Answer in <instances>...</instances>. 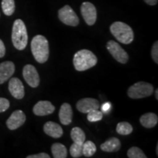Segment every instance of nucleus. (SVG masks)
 <instances>
[{
	"instance_id": "32",
	"label": "nucleus",
	"mask_w": 158,
	"mask_h": 158,
	"mask_svg": "<svg viewBox=\"0 0 158 158\" xmlns=\"http://www.w3.org/2000/svg\"><path fill=\"white\" fill-rule=\"evenodd\" d=\"M144 2L149 5H155L157 4L158 0H144Z\"/></svg>"
},
{
	"instance_id": "10",
	"label": "nucleus",
	"mask_w": 158,
	"mask_h": 158,
	"mask_svg": "<svg viewBox=\"0 0 158 158\" xmlns=\"http://www.w3.org/2000/svg\"><path fill=\"white\" fill-rule=\"evenodd\" d=\"M26 122V115L22 110H15L8 119L6 122V124L8 129L10 130H15L22 126Z\"/></svg>"
},
{
	"instance_id": "29",
	"label": "nucleus",
	"mask_w": 158,
	"mask_h": 158,
	"mask_svg": "<svg viewBox=\"0 0 158 158\" xmlns=\"http://www.w3.org/2000/svg\"><path fill=\"white\" fill-rule=\"evenodd\" d=\"M110 108H111V104H110V102H105V103L102 104L101 106L102 112L105 114L108 113V111L110 110Z\"/></svg>"
},
{
	"instance_id": "33",
	"label": "nucleus",
	"mask_w": 158,
	"mask_h": 158,
	"mask_svg": "<svg viewBox=\"0 0 158 158\" xmlns=\"http://www.w3.org/2000/svg\"><path fill=\"white\" fill-rule=\"evenodd\" d=\"M155 98H156V100H158V89H157L155 90Z\"/></svg>"
},
{
	"instance_id": "11",
	"label": "nucleus",
	"mask_w": 158,
	"mask_h": 158,
	"mask_svg": "<svg viewBox=\"0 0 158 158\" xmlns=\"http://www.w3.org/2000/svg\"><path fill=\"white\" fill-rule=\"evenodd\" d=\"M100 108V102L98 100L94 98H83L78 101L76 108L83 114H87L92 110L98 109Z\"/></svg>"
},
{
	"instance_id": "7",
	"label": "nucleus",
	"mask_w": 158,
	"mask_h": 158,
	"mask_svg": "<svg viewBox=\"0 0 158 158\" xmlns=\"http://www.w3.org/2000/svg\"><path fill=\"white\" fill-rule=\"evenodd\" d=\"M106 47L108 52L117 62L122 64H126L127 62L129 59L127 53L120 46L119 44L114 40H110L107 43Z\"/></svg>"
},
{
	"instance_id": "8",
	"label": "nucleus",
	"mask_w": 158,
	"mask_h": 158,
	"mask_svg": "<svg viewBox=\"0 0 158 158\" xmlns=\"http://www.w3.org/2000/svg\"><path fill=\"white\" fill-rule=\"evenodd\" d=\"M23 76L26 82L32 88H36L40 84L38 73L33 65L27 64L23 68Z\"/></svg>"
},
{
	"instance_id": "26",
	"label": "nucleus",
	"mask_w": 158,
	"mask_h": 158,
	"mask_svg": "<svg viewBox=\"0 0 158 158\" xmlns=\"http://www.w3.org/2000/svg\"><path fill=\"white\" fill-rule=\"evenodd\" d=\"M83 145V144H82ZM81 144L76 143H73L70 148V155L73 157L78 158L83 155V148Z\"/></svg>"
},
{
	"instance_id": "30",
	"label": "nucleus",
	"mask_w": 158,
	"mask_h": 158,
	"mask_svg": "<svg viewBox=\"0 0 158 158\" xmlns=\"http://www.w3.org/2000/svg\"><path fill=\"white\" fill-rule=\"evenodd\" d=\"M27 158H50V155L47 153H39L37 155H32L27 156Z\"/></svg>"
},
{
	"instance_id": "1",
	"label": "nucleus",
	"mask_w": 158,
	"mask_h": 158,
	"mask_svg": "<svg viewBox=\"0 0 158 158\" xmlns=\"http://www.w3.org/2000/svg\"><path fill=\"white\" fill-rule=\"evenodd\" d=\"M31 53L35 60L39 63H45L49 56V45L48 40L43 35H36L31 42Z\"/></svg>"
},
{
	"instance_id": "23",
	"label": "nucleus",
	"mask_w": 158,
	"mask_h": 158,
	"mask_svg": "<svg viewBox=\"0 0 158 158\" xmlns=\"http://www.w3.org/2000/svg\"><path fill=\"white\" fill-rule=\"evenodd\" d=\"M133 128L130 123L127 122H122L118 123L116 126V132L122 135H130L133 132Z\"/></svg>"
},
{
	"instance_id": "6",
	"label": "nucleus",
	"mask_w": 158,
	"mask_h": 158,
	"mask_svg": "<svg viewBox=\"0 0 158 158\" xmlns=\"http://www.w3.org/2000/svg\"><path fill=\"white\" fill-rule=\"evenodd\" d=\"M59 19L64 24L70 27H76L79 23L78 15L69 5H65L59 9Z\"/></svg>"
},
{
	"instance_id": "12",
	"label": "nucleus",
	"mask_w": 158,
	"mask_h": 158,
	"mask_svg": "<svg viewBox=\"0 0 158 158\" xmlns=\"http://www.w3.org/2000/svg\"><path fill=\"white\" fill-rule=\"evenodd\" d=\"M10 92L13 98L21 100L24 97V86L22 81L18 78H13L10 80L8 84Z\"/></svg>"
},
{
	"instance_id": "15",
	"label": "nucleus",
	"mask_w": 158,
	"mask_h": 158,
	"mask_svg": "<svg viewBox=\"0 0 158 158\" xmlns=\"http://www.w3.org/2000/svg\"><path fill=\"white\" fill-rule=\"evenodd\" d=\"M45 133L54 138H59L63 135V130L59 124L54 122H47L43 126Z\"/></svg>"
},
{
	"instance_id": "13",
	"label": "nucleus",
	"mask_w": 158,
	"mask_h": 158,
	"mask_svg": "<svg viewBox=\"0 0 158 158\" xmlns=\"http://www.w3.org/2000/svg\"><path fill=\"white\" fill-rule=\"evenodd\" d=\"M55 107L51 102L41 100L37 102L33 108V112L36 116H46L54 113Z\"/></svg>"
},
{
	"instance_id": "9",
	"label": "nucleus",
	"mask_w": 158,
	"mask_h": 158,
	"mask_svg": "<svg viewBox=\"0 0 158 158\" xmlns=\"http://www.w3.org/2000/svg\"><path fill=\"white\" fill-rule=\"evenodd\" d=\"M81 12L84 21L89 26L94 24L97 20V10L92 3L85 2L81 6Z\"/></svg>"
},
{
	"instance_id": "2",
	"label": "nucleus",
	"mask_w": 158,
	"mask_h": 158,
	"mask_svg": "<svg viewBox=\"0 0 158 158\" xmlns=\"http://www.w3.org/2000/svg\"><path fill=\"white\" fill-rule=\"evenodd\" d=\"M12 42L17 50L25 49L28 43V34L25 23L21 19H16L12 29Z\"/></svg>"
},
{
	"instance_id": "27",
	"label": "nucleus",
	"mask_w": 158,
	"mask_h": 158,
	"mask_svg": "<svg viewBox=\"0 0 158 158\" xmlns=\"http://www.w3.org/2000/svg\"><path fill=\"white\" fill-rule=\"evenodd\" d=\"M10 107V102L7 99L0 98V113L5 112Z\"/></svg>"
},
{
	"instance_id": "16",
	"label": "nucleus",
	"mask_w": 158,
	"mask_h": 158,
	"mask_svg": "<svg viewBox=\"0 0 158 158\" xmlns=\"http://www.w3.org/2000/svg\"><path fill=\"white\" fill-rule=\"evenodd\" d=\"M59 116L61 123L64 125H68L72 122L73 110L70 104L65 102L62 105L59 110Z\"/></svg>"
},
{
	"instance_id": "19",
	"label": "nucleus",
	"mask_w": 158,
	"mask_h": 158,
	"mask_svg": "<svg viewBox=\"0 0 158 158\" xmlns=\"http://www.w3.org/2000/svg\"><path fill=\"white\" fill-rule=\"evenodd\" d=\"M51 152L54 158H66L68 157L66 147L60 143H55L51 146Z\"/></svg>"
},
{
	"instance_id": "22",
	"label": "nucleus",
	"mask_w": 158,
	"mask_h": 158,
	"mask_svg": "<svg viewBox=\"0 0 158 158\" xmlns=\"http://www.w3.org/2000/svg\"><path fill=\"white\" fill-rule=\"evenodd\" d=\"M2 8L5 15L10 16L15 12V1L14 0H2Z\"/></svg>"
},
{
	"instance_id": "5",
	"label": "nucleus",
	"mask_w": 158,
	"mask_h": 158,
	"mask_svg": "<svg viewBox=\"0 0 158 158\" xmlns=\"http://www.w3.org/2000/svg\"><path fill=\"white\" fill-rule=\"evenodd\" d=\"M154 87L151 84L144 81L137 82L132 85L127 90V95L132 99H141L151 96Z\"/></svg>"
},
{
	"instance_id": "24",
	"label": "nucleus",
	"mask_w": 158,
	"mask_h": 158,
	"mask_svg": "<svg viewBox=\"0 0 158 158\" xmlns=\"http://www.w3.org/2000/svg\"><path fill=\"white\" fill-rule=\"evenodd\" d=\"M103 117V113L98 109L92 110L87 113V119L89 122H99Z\"/></svg>"
},
{
	"instance_id": "17",
	"label": "nucleus",
	"mask_w": 158,
	"mask_h": 158,
	"mask_svg": "<svg viewBox=\"0 0 158 158\" xmlns=\"http://www.w3.org/2000/svg\"><path fill=\"white\" fill-rule=\"evenodd\" d=\"M121 148V143L117 138H110L100 145V149L106 152H117Z\"/></svg>"
},
{
	"instance_id": "28",
	"label": "nucleus",
	"mask_w": 158,
	"mask_h": 158,
	"mask_svg": "<svg viewBox=\"0 0 158 158\" xmlns=\"http://www.w3.org/2000/svg\"><path fill=\"white\" fill-rule=\"evenodd\" d=\"M151 54L154 62H155L156 64H158V42L157 41H156V42L153 44L152 48Z\"/></svg>"
},
{
	"instance_id": "4",
	"label": "nucleus",
	"mask_w": 158,
	"mask_h": 158,
	"mask_svg": "<svg viewBox=\"0 0 158 158\" xmlns=\"http://www.w3.org/2000/svg\"><path fill=\"white\" fill-rule=\"evenodd\" d=\"M110 30L118 42L123 44H130L133 41V31L129 25L121 21H116L110 25Z\"/></svg>"
},
{
	"instance_id": "20",
	"label": "nucleus",
	"mask_w": 158,
	"mask_h": 158,
	"mask_svg": "<svg viewBox=\"0 0 158 158\" xmlns=\"http://www.w3.org/2000/svg\"><path fill=\"white\" fill-rule=\"evenodd\" d=\"M70 136L74 143L81 144V145L84 143L85 140H86V135H85L84 132L83 131L82 129H81L78 127L73 128L72 130H71Z\"/></svg>"
},
{
	"instance_id": "14",
	"label": "nucleus",
	"mask_w": 158,
	"mask_h": 158,
	"mask_svg": "<svg viewBox=\"0 0 158 158\" xmlns=\"http://www.w3.org/2000/svg\"><path fill=\"white\" fill-rule=\"evenodd\" d=\"M15 64L10 61H6L0 64V84L7 81L15 73Z\"/></svg>"
},
{
	"instance_id": "3",
	"label": "nucleus",
	"mask_w": 158,
	"mask_h": 158,
	"mask_svg": "<svg viewBox=\"0 0 158 158\" xmlns=\"http://www.w3.org/2000/svg\"><path fill=\"white\" fill-rule=\"evenodd\" d=\"M98 63V58L92 51L87 49L78 51L74 55L73 64L76 70L85 71L93 68Z\"/></svg>"
},
{
	"instance_id": "21",
	"label": "nucleus",
	"mask_w": 158,
	"mask_h": 158,
	"mask_svg": "<svg viewBox=\"0 0 158 158\" xmlns=\"http://www.w3.org/2000/svg\"><path fill=\"white\" fill-rule=\"evenodd\" d=\"M83 148V155L86 157H90L94 155L97 151V147L92 141H84L82 145Z\"/></svg>"
},
{
	"instance_id": "31",
	"label": "nucleus",
	"mask_w": 158,
	"mask_h": 158,
	"mask_svg": "<svg viewBox=\"0 0 158 158\" xmlns=\"http://www.w3.org/2000/svg\"><path fill=\"white\" fill-rule=\"evenodd\" d=\"M6 49L3 41L0 39V58H2L5 55Z\"/></svg>"
},
{
	"instance_id": "18",
	"label": "nucleus",
	"mask_w": 158,
	"mask_h": 158,
	"mask_svg": "<svg viewBox=\"0 0 158 158\" xmlns=\"http://www.w3.org/2000/svg\"><path fill=\"white\" fill-rule=\"evenodd\" d=\"M140 122L144 127L152 128L157 125L158 122V117L154 113H147L141 116Z\"/></svg>"
},
{
	"instance_id": "34",
	"label": "nucleus",
	"mask_w": 158,
	"mask_h": 158,
	"mask_svg": "<svg viewBox=\"0 0 158 158\" xmlns=\"http://www.w3.org/2000/svg\"><path fill=\"white\" fill-rule=\"evenodd\" d=\"M156 153L158 155V144H157V148H156Z\"/></svg>"
},
{
	"instance_id": "25",
	"label": "nucleus",
	"mask_w": 158,
	"mask_h": 158,
	"mask_svg": "<svg viewBox=\"0 0 158 158\" xmlns=\"http://www.w3.org/2000/svg\"><path fill=\"white\" fill-rule=\"evenodd\" d=\"M127 157L129 158H147V157L139 148L133 147L127 151Z\"/></svg>"
}]
</instances>
